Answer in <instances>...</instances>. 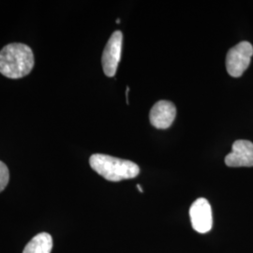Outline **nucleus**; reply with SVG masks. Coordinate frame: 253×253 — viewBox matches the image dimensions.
Here are the masks:
<instances>
[{
	"label": "nucleus",
	"mask_w": 253,
	"mask_h": 253,
	"mask_svg": "<svg viewBox=\"0 0 253 253\" xmlns=\"http://www.w3.org/2000/svg\"><path fill=\"white\" fill-rule=\"evenodd\" d=\"M35 64L31 48L24 43H9L0 51V73L9 79L23 78Z\"/></svg>",
	"instance_id": "obj_1"
},
{
	"label": "nucleus",
	"mask_w": 253,
	"mask_h": 253,
	"mask_svg": "<svg viewBox=\"0 0 253 253\" xmlns=\"http://www.w3.org/2000/svg\"><path fill=\"white\" fill-rule=\"evenodd\" d=\"M137 188H138V190H140V192H144V190L141 188L140 185H137Z\"/></svg>",
	"instance_id": "obj_10"
},
{
	"label": "nucleus",
	"mask_w": 253,
	"mask_h": 253,
	"mask_svg": "<svg viewBox=\"0 0 253 253\" xmlns=\"http://www.w3.org/2000/svg\"><path fill=\"white\" fill-rule=\"evenodd\" d=\"M9 180V172L7 165L0 161V192L6 189Z\"/></svg>",
	"instance_id": "obj_9"
},
{
	"label": "nucleus",
	"mask_w": 253,
	"mask_h": 253,
	"mask_svg": "<svg viewBox=\"0 0 253 253\" xmlns=\"http://www.w3.org/2000/svg\"><path fill=\"white\" fill-rule=\"evenodd\" d=\"M176 116V108L169 100H160L154 104L149 114L152 126L165 129L171 126Z\"/></svg>",
	"instance_id": "obj_7"
},
{
	"label": "nucleus",
	"mask_w": 253,
	"mask_h": 253,
	"mask_svg": "<svg viewBox=\"0 0 253 253\" xmlns=\"http://www.w3.org/2000/svg\"><path fill=\"white\" fill-rule=\"evenodd\" d=\"M190 217L192 228L199 234H207L213 226L212 208L208 200L199 198L190 208Z\"/></svg>",
	"instance_id": "obj_5"
},
{
	"label": "nucleus",
	"mask_w": 253,
	"mask_h": 253,
	"mask_svg": "<svg viewBox=\"0 0 253 253\" xmlns=\"http://www.w3.org/2000/svg\"><path fill=\"white\" fill-rule=\"evenodd\" d=\"M53 250V238L47 233L35 235L27 243L23 253H51Z\"/></svg>",
	"instance_id": "obj_8"
},
{
	"label": "nucleus",
	"mask_w": 253,
	"mask_h": 253,
	"mask_svg": "<svg viewBox=\"0 0 253 253\" xmlns=\"http://www.w3.org/2000/svg\"><path fill=\"white\" fill-rule=\"evenodd\" d=\"M91 168L112 182L131 179L140 173L139 166L130 161L104 154H94L89 159Z\"/></svg>",
	"instance_id": "obj_2"
},
{
	"label": "nucleus",
	"mask_w": 253,
	"mask_h": 253,
	"mask_svg": "<svg viewBox=\"0 0 253 253\" xmlns=\"http://www.w3.org/2000/svg\"><path fill=\"white\" fill-rule=\"evenodd\" d=\"M122 42L123 34L121 31L117 30L111 35L104 48L101 57V63L103 72L108 77H114L117 73L118 64L121 58Z\"/></svg>",
	"instance_id": "obj_4"
},
{
	"label": "nucleus",
	"mask_w": 253,
	"mask_h": 253,
	"mask_svg": "<svg viewBox=\"0 0 253 253\" xmlns=\"http://www.w3.org/2000/svg\"><path fill=\"white\" fill-rule=\"evenodd\" d=\"M253 55V46L249 42H241L231 48L226 55L228 73L235 78L242 76L249 68Z\"/></svg>",
	"instance_id": "obj_3"
},
{
	"label": "nucleus",
	"mask_w": 253,
	"mask_h": 253,
	"mask_svg": "<svg viewBox=\"0 0 253 253\" xmlns=\"http://www.w3.org/2000/svg\"><path fill=\"white\" fill-rule=\"evenodd\" d=\"M229 167H253V143L248 140H237L233 144L232 152L225 157Z\"/></svg>",
	"instance_id": "obj_6"
}]
</instances>
